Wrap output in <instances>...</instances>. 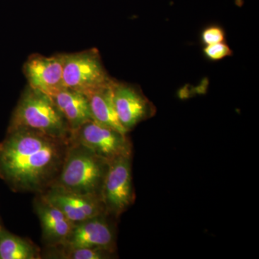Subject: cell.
Wrapping results in <instances>:
<instances>
[{
	"label": "cell",
	"mask_w": 259,
	"mask_h": 259,
	"mask_svg": "<svg viewBox=\"0 0 259 259\" xmlns=\"http://www.w3.org/2000/svg\"><path fill=\"white\" fill-rule=\"evenodd\" d=\"M64 54L49 57L37 54L30 56L23 66L29 86L50 97L64 88Z\"/></svg>",
	"instance_id": "9"
},
{
	"label": "cell",
	"mask_w": 259,
	"mask_h": 259,
	"mask_svg": "<svg viewBox=\"0 0 259 259\" xmlns=\"http://www.w3.org/2000/svg\"><path fill=\"white\" fill-rule=\"evenodd\" d=\"M61 253H56L57 258L66 259H106L112 258L113 253L108 250L95 248H62Z\"/></svg>",
	"instance_id": "15"
},
{
	"label": "cell",
	"mask_w": 259,
	"mask_h": 259,
	"mask_svg": "<svg viewBox=\"0 0 259 259\" xmlns=\"http://www.w3.org/2000/svg\"><path fill=\"white\" fill-rule=\"evenodd\" d=\"M40 258V250L36 245L0 228V259Z\"/></svg>",
	"instance_id": "14"
},
{
	"label": "cell",
	"mask_w": 259,
	"mask_h": 259,
	"mask_svg": "<svg viewBox=\"0 0 259 259\" xmlns=\"http://www.w3.org/2000/svg\"><path fill=\"white\" fill-rule=\"evenodd\" d=\"M63 79L64 88L86 96L113 80L107 74L96 49L64 54Z\"/></svg>",
	"instance_id": "4"
},
{
	"label": "cell",
	"mask_w": 259,
	"mask_h": 259,
	"mask_svg": "<svg viewBox=\"0 0 259 259\" xmlns=\"http://www.w3.org/2000/svg\"><path fill=\"white\" fill-rule=\"evenodd\" d=\"M113 98L117 117L127 132L156 114V109L152 102L141 89L134 85L115 80Z\"/></svg>",
	"instance_id": "8"
},
{
	"label": "cell",
	"mask_w": 259,
	"mask_h": 259,
	"mask_svg": "<svg viewBox=\"0 0 259 259\" xmlns=\"http://www.w3.org/2000/svg\"><path fill=\"white\" fill-rule=\"evenodd\" d=\"M201 42L204 46L212 45L226 41V32L223 27L211 25L202 30L200 35Z\"/></svg>",
	"instance_id": "17"
},
{
	"label": "cell",
	"mask_w": 259,
	"mask_h": 259,
	"mask_svg": "<svg viewBox=\"0 0 259 259\" xmlns=\"http://www.w3.org/2000/svg\"><path fill=\"white\" fill-rule=\"evenodd\" d=\"M132 157L116 158L109 163L101 191V200L108 216L117 218L136 199L133 185Z\"/></svg>",
	"instance_id": "5"
},
{
	"label": "cell",
	"mask_w": 259,
	"mask_h": 259,
	"mask_svg": "<svg viewBox=\"0 0 259 259\" xmlns=\"http://www.w3.org/2000/svg\"><path fill=\"white\" fill-rule=\"evenodd\" d=\"M38 194L74 223L107 214L99 197L71 193L55 187H49Z\"/></svg>",
	"instance_id": "10"
},
{
	"label": "cell",
	"mask_w": 259,
	"mask_h": 259,
	"mask_svg": "<svg viewBox=\"0 0 259 259\" xmlns=\"http://www.w3.org/2000/svg\"><path fill=\"white\" fill-rule=\"evenodd\" d=\"M108 166V162L90 148L71 140L60 172L51 187L101 199L102 185Z\"/></svg>",
	"instance_id": "2"
},
{
	"label": "cell",
	"mask_w": 259,
	"mask_h": 259,
	"mask_svg": "<svg viewBox=\"0 0 259 259\" xmlns=\"http://www.w3.org/2000/svg\"><path fill=\"white\" fill-rule=\"evenodd\" d=\"M25 127L64 140H71V131L52 97L27 87L15 107L8 129Z\"/></svg>",
	"instance_id": "3"
},
{
	"label": "cell",
	"mask_w": 259,
	"mask_h": 259,
	"mask_svg": "<svg viewBox=\"0 0 259 259\" xmlns=\"http://www.w3.org/2000/svg\"><path fill=\"white\" fill-rule=\"evenodd\" d=\"M71 140L90 148L110 163L120 157H132L133 145L127 134L91 120L71 134Z\"/></svg>",
	"instance_id": "6"
},
{
	"label": "cell",
	"mask_w": 259,
	"mask_h": 259,
	"mask_svg": "<svg viewBox=\"0 0 259 259\" xmlns=\"http://www.w3.org/2000/svg\"><path fill=\"white\" fill-rule=\"evenodd\" d=\"M115 79L105 86L99 88L88 96L93 120L102 125L111 127L122 134H128L121 125L116 112L113 98Z\"/></svg>",
	"instance_id": "13"
},
{
	"label": "cell",
	"mask_w": 259,
	"mask_h": 259,
	"mask_svg": "<svg viewBox=\"0 0 259 259\" xmlns=\"http://www.w3.org/2000/svg\"><path fill=\"white\" fill-rule=\"evenodd\" d=\"M235 4L238 8H241V7H243V4H244V0H235Z\"/></svg>",
	"instance_id": "18"
},
{
	"label": "cell",
	"mask_w": 259,
	"mask_h": 259,
	"mask_svg": "<svg viewBox=\"0 0 259 259\" xmlns=\"http://www.w3.org/2000/svg\"><path fill=\"white\" fill-rule=\"evenodd\" d=\"M70 141L28 127L8 129L0 143V178L14 192L42 193L57 178Z\"/></svg>",
	"instance_id": "1"
},
{
	"label": "cell",
	"mask_w": 259,
	"mask_h": 259,
	"mask_svg": "<svg viewBox=\"0 0 259 259\" xmlns=\"http://www.w3.org/2000/svg\"><path fill=\"white\" fill-rule=\"evenodd\" d=\"M202 51L206 59L211 61H221L225 58L233 55V50L226 41L204 46Z\"/></svg>",
	"instance_id": "16"
},
{
	"label": "cell",
	"mask_w": 259,
	"mask_h": 259,
	"mask_svg": "<svg viewBox=\"0 0 259 259\" xmlns=\"http://www.w3.org/2000/svg\"><path fill=\"white\" fill-rule=\"evenodd\" d=\"M108 215L98 216L74 223L69 236L60 245L64 249L95 248L114 252L116 249L115 229Z\"/></svg>",
	"instance_id": "7"
},
{
	"label": "cell",
	"mask_w": 259,
	"mask_h": 259,
	"mask_svg": "<svg viewBox=\"0 0 259 259\" xmlns=\"http://www.w3.org/2000/svg\"><path fill=\"white\" fill-rule=\"evenodd\" d=\"M51 97L67 121L71 134L83 124L93 120L90 101L84 94L64 88Z\"/></svg>",
	"instance_id": "12"
},
{
	"label": "cell",
	"mask_w": 259,
	"mask_h": 259,
	"mask_svg": "<svg viewBox=\"0 0 259 259\" xmlns=\"http://www.w3.org/2000/svg\"><path fill=\"white\" fill-rule=\"evenodd\" d=\"M34 207L41 225L42 238L47 245L60 246L69 236L74 223L40 194L35 199Z\"/></svg>",
	"instance_id": "11"
}]
</instances>
